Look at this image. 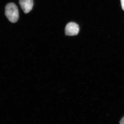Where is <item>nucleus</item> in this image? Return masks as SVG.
<instances>
[{
  "label": "nucleus",
  "mask_w": 124,
  "mask_h": 124,
  "mask_svg": "<svg viewBox=\"0 0 124 124\" xmlns=\"http://www.w3.org/2000/svg\"><path fill=\"white\" fill-rule=\"evenodd\" d=\"M5 14L10 22L15 23L19 19V11L17 7L13 3L7 4L5 7Z\"/></svg>",
  "instance_id": "obj_1"
},
{
  "label": "nucleus",
  "mask_w": 124,
  "mask_h": 124,
  "mask_svg": "<svg viewBox=\"0 0 124 124\" xmlns=\"http://www.w3.org/2000/svg\"><path fill=\"white\" fill-rule=\"evenodd\" d=\"M79 31V25L74 22H70L66 26L65 29V34L66 35L73 36L77 35Z\"/></svg>",
  "instance_id": "obj_2"
},
{
  "label": "nucleus",
  "mask_w": 124,
  "mask_h": 124,
  "mask_svg": "<svg viewBox=\"0 0 124 124\" xmlns=\"http://www.w3.org/2000/svg\"><path fill=\"white\" fill-rule=\"evenodd\" d=\"M19 4L24 13H28L33 8V0H19Z\"/></svg>",
  "instance_id": "obj_3"
},
{
  "label": "nucleus",
  "mask_w": 124,
  "mask_h": 124,
  "mask_svg": "<svg viewBox=\"0 0 124 124\" xmlns=\"http://www.w3.org/2000/svg\"><path fill=\"white\" fill-rule=\"evenodd\" d=\"M121 2V7L122 9L124 11V0H120Z\"/></svg>",
  "instance_id": "obj_4"
},
{
  "label": "nucleus",
  "mask_w": 124,
  "mask_h": 124,
  "mask_svg": "<svg viewBox=\"0 0 124 124\" xmlns=\"http://www.w3.org/2000/svg\"><path fill=\"white\" fill-rule=\"evenodd\" d=\"M119 124H124V116L120 121Z\"/></svg>",
  "instance_id": "obj_5"
}]
</instances>
